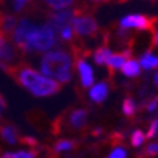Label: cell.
<instances>
[{
    "instance_id": "6da1fadb",
    "label": "cell",
    "mask_w": 158,
    "mask_h": 158,
    "mask_svg": "<svg viewBox=\"0 0 158 158\" xmlns=\"http://www.w3.org/2000/svg\"><path fill=\"white\" fill-rule=\"evenodd\" d=\"M13 42L26 52H44L57 44V32L48 23L35 25L29 19L19 20L12 31Z\"/></svg>"
},
{
    "instance_id": "7a4b0ae2",
    "label": "cell",
    "mask_w": 158,
    "mask_h": 158,
    "mask_svg": "<svg viewBox=\"0 0 158 158\" xmlns=\"http://www.w3.org/2000/svg\"><path fill=\"white\" fill-rule=\"evenodd\" d=\"M13 76L26 90H29L36 97L52 96L61 89L60 84L51 77L45 76V74H39L38 71L28 67L18 68L16 71H13Z\"/></svg>"
},
{
    "instance_id": "3957f363",
    "label": "cell",
    "mask_w": 158,
    "mask_h": 158,
    "mask_svg": "<svg viewBox=\"0 0 158 158\" xmlns=\"http://www.w3.org/2000/svg\"><path fill=\"white\" fill-rule=\"evenodd\" d=\"M73 61L67 51L57 49L45 54L41 60V71L45 76L55 78L60 83H68L71 80Z\"/></svg>"
},
{
    "instance_id": "277c9868",
    "label": "cell",
    "mask_w": 158,
    "mask_h": 158,
    "mask_svg": "<svg viewBox=\"0 0 158 158\" xmlns=\"http://www.w3.org/2000/svg\"><path fill=\"white\" fill-rule=\"evenodd\" d=\"M73 29L77 35L80 36H94L99 31L96 20L89 15H78L71 20Z\"/></svg>"
},
{
    "instance_id": "5b68a950",
    "label": "cell",
    "mask_w": 158,
    "mask_h": 158,
    "mask_svg": "<svg viewBox=\"0 0 158 158\" xmlns=\"http://www.w3.org/2000/svg\"><path fill=\"white\" fill-rule=\"evenodd\" d=\"M155 22L157 19H151V18H147L144 15H128L125 16L123 19L120 20L119 26L125 29H144V31H154L155 28Z\"/></svg>"
},
{
    "instance_id": "8992f818",
    "label": "cell",
    "mask_w": 158,
    "mask_h": 158,
    "mask_svg": "<svg viewBox=\"0 0 158 158\" xmlns=\"http://www.w3.org/2000/svg\"><path fill=\"white\" fill-rule=\"evenodd\" d=\"M15 58H16L15 48L12 47V44L6 39L5 34L0 31V65L5 70H9L7 64H13Z\"/></svg>"
},
{
    "instance_id": "52a82bcc",
    "label": "cell",
    "mask_w": 158,
    "mask_h": 158,
    "mask_svg": "<svg viewBox=\"0 0 158 158\" xmlns=\"http://www.w3.org/2000/svg\"><path fill=\"white\" fill-rule=\"evenodd\" d=\"M74 15H76V12H71V10H62L61 9L58 13H54L52 16H51V19H49V25L54 28L55 32H60L64 26H67V25L71 23Z\"/></svg>"
},
{
    "instance_id": "ba28073f",
    "label": "cell",
    "mask_w": 158,
    "mask_h": 158,
    "mask_svg": "<svg viewBox=\"0 0 158 158\" xmlns=\"http://www.w3.org/2000/svg\"><path fill=\"white\" fill-rule=\"evenodd\" d=\"M77 68H78V73H80V80H81L83 87L93 86V81H94L93 70H91V67L86 62V60L78 58V60H77Z\"/></svg>"
},
{
    "instance_id": "9c48e42d",
    "label": "cell",
    "mask_w": 158,
    "mask_h": 158,
    "mask_svg": "<svg viewBox=\"0 0 158 158\" xmlns=\"http://www.w3.org/2000/svg\"><path fill=\"white\" fill-rule=\"evenodd\" d=\"M131 49H126V52L122 54H115V55H110L109 60H107V67H109V73H113L116 70H119L125 62L128 61V58L131 57Z\"/></svg>"
},
{
    "instance_id": "30bf717a",
    "label": "cell",
    "mask_w": 158,
    "mask_h": 158,
    "mask_svg": "<svg viewBox=\"0 0 158 158\" xmlns=\"http://www.w3.org/2000/svg\"><path fill=\"white\" fill-rule=\"evenodd\" d=\"M107 93H109V87H107V83H99L96 86H93L90 89V93L89 96L94 103H102L105 102V99L107 97Z\"/></svg>"
},
{
    "instance_id": "8fae6325",
    "label": "cell",
    "mask_w": 158,
    "mask_h": 158,
    "mask_svg": "<svg viewBox=\"0 0 158 158\" xmlns=\"http://www.w3.org/2000/svg\"><path fill=\"white\" fill-rule=\"evenodd\" d=\"M68 122L73 128L76 129H81L84 128L87 123V112L84 109H76L70 113V118H68Z\"/></svg>"
},
{
    "instance_id": "7c38bea8",
    "label": "cell",
    "mask_w": 158,
    "mask_h": 158,
    "mask_svg": "<svg viewBox=\"0 0 158 158\" xmlns=\"http://www.w3.org/2000/svg\"><path fill=\"white\" fill-rule=\"evenodd\" d=\"M139 64H141L145 70H154V68H158V57L152 55L151 51H147V52L141 57Z\"/></svg>"
},
{
    "instance_id": "4fadbf2b",
    "label": "cell",
    "mask_w": 158,
    "mask_h": 158,
    "mask_svg": "<svg viewBox=\"0 0 158 158\" xmlns=\"http://www.w3.org/2000/svg\"><path fill=\"white\" fill-rule=\"evenodd\" d=\"M120 68H122V73L128 77H136V76H139V73H141L139 62L134 61V60H128Z\"/></svg>"
},
{
    "instance_id": "5bb4252c",
    "label": "cell",
    "mask_w": 158,
    "mask_h": 158,
    "mask_svg": "<svg viewBox=\"0 0 158 158\" xmlns=\"http://www.w3.org/2000/svg\"><path fill=\"white\" fill-rule=\"evenodd\" d=\"M0 132H2V138L5 139L7 144L15 145L18 142V134H16L13 126H5V128L0 129Z\"/></svg>"
},
{
    "instance_id": "9a60e30c",
    "label": "cell",
    "mask_w": 158,
    "mask_h": 158,
    "mask_svg": "<svg viewBox=\"0 0 158 158\" xmlns=\"http://www.w3.org/2000/svg\"><path fill=\"white\" fill-rule=\"evenodd\" d=\"M112 55L110 54V49L107 48V47H100L99 49H96V52H94V62L96 64H99V65H103V64H106L107 62V60H109V57Z\"/></svg>"
},
{
    "instance_id": "2e32d148",
    "label": "cell",
    "mask_w": 158,
    "mask_h": 158,
    "mask_svg": "<svg viewBox=\"0 0 158 158\" xmlns=\"http://www.w3.org/2000/svg\"><path fill=\"white\" fill-rule=\"evenodd\" d=\"M45 5L49 6L51 9L55 10H61V9H67L68 6H71L74 3V0H44Z\"/></svg>"
},
{
    "instance_id": "e0dca14e",
    "label": "cell",
    "mask_w": 158,
    "mask_h": 158,
    "mask_svg": "<svg viewBox=\"0 0 158 158\" xmlns=\"http://www.w3.org/2000/svg\"><path fill=\"white\" fill-rule=\"evenodd\" d=\"M122 112H123L125 116L128 118H134L135 112H136V105L132 99H125L123 103H122Z\"/></svg>"
},
{
    "instance_id": "ac0fdd59",
    "label": "cell",
    "mask_w": 158,
    "mask_h": 158,
    "mask_svg": "<svg viewBox=\"0 0 158 158\" xmlns=\"http://www.w3.org/2000/svg\"><path fill=\"white\" fill-rule=\"evenodd\" d=\"M0 26H2V28H0L2 32H10V31H13L15 26H16V20H15L13 16H3Z\"/></svg>"
},
{
    "instance_id": "d6986e66",
    "label": "cell",
    "mask_w": 158,
    "mask_h": 158,
    "mask_svg": "<svg viewBox=\"0 0 158 158\" xmlns=\"http://www.w3.org/2000/svg\"><path fill=\"white\" fill-rule=\"evenodd\" d=\"M3 157L7 158H34L35 152L34 151H18V152H7Z\"/></svg>"
},
{
    "instance_id": "ffe728a7",
    "label": "cell",
    "mask_w": 158,
    "mask_h": 158,
    "mask_svg": "<svg viewBox=\"0 0 158 158\" xmlns=\"http://www.w3.org/2000/svg\"><path fill=\"white\" fill-rule=\"evenodd\" d=\"M145 141V135L141 132V131H135L132 136H131V144L132 147H139V145H142Z\"/></svg>"
},
{
    "instance_id": "44dd1931",
    "label": "cell",
    "mask_w": 158,
    "mask_h": 158,
    "mask_svg": "<svg viewBox=\"0 0 158 158\" xmlns=\"http://www.w3.org/2000/svg\"><path fill=\"white\" fill-rule=\"evenodd\" d=\"M74 142L73 141H60L55 144V151L57 152H62V151H68V149L74 148Z\"/></svg>"
},
{
    "instance_id": "7402d4cb",
    "label": "cell",
    "mask_w": 158,
    "mask_h": 158,
    "mask_svg": "<svg viewBox=\"0 0 158 158\" xmlns=\"http://www.w3.org/2000/svg\"><path fill=\"white\" fill-rule=\"evenodd\" d=\"M73 32H74V29H73V26H70V25H67V26H64V28L60 31V35H61V39H64V41H70V39L73 38Z\"/></svg>"
},
{
    "instance_id": "603a6c76",
    "label": "cell",
    "mask_w": 158,
    "mask_h": 158,
    "mask_svg": "<svg viewBox=\"0 0 158 158\" xmlns=\"http://www.w3.org/2000/svg\"><path fill=\"white\" fill-rule=\"evenodd\" d=\"M157 154H158V142H155V144L148 145V147L144 149L142 155H149V157H154V155H157Z\"/></svg>"
},
{
    "instance_id": "cb8c5ba5",
    "label": "cell",
    "mask_w": 158,
    "mask_h": 158,
    "mask_svg": "<svg viewBox=\"0 0 158 158\" xmlns=\"http://www.w3.org/2000/svg\"><path fill=\"white\" fill-rule=\"evenodd\" d=\"M157 132H158V119H155V120H152V123L149 125L148 134H147L145 138H154L157 135Z\"/></svg>"
},
{
    "instance_id": "d4e9b609",
    "label": "cell",
    "mask_w": 158,
    "mask_h": 158,
    "mask_svg": "<svg viewBox=\"0 0 158 158\" xmlns=\"http://www.w3.org/2000/svg\"><path fill=\"white\" fill-rule=\"evenodd\" d=\"M109 157L110 158H125L126 157V151L122 149V148H116V149H113V151L110 152Z\"/></svg>"
},
{
    "instance_id": "484cf974",
    "label": "cell",
    "mask_w": 158,
    "mask_h": 158,
    "mask_svg": "<svg viewBox=\"0 0 158 158\" xmlns=\"http://www.w3.org/2000/svg\"><path fill=\"white\" fill-rule=\"evenodd\" d=\"M157 106H158V96L154 97L149 103H147V105H145V107H147V110H148V112H154V110L157 109Z\"/></svg>"
},
{
    "instance_id": "4316f807",
    "label": "cell",
    "mask_w": 158,
    "mask_h": 158,
    "mask_svg": "<svg viewBox=\"0 0 158 158\" xmlns=\"http://www.w3.org/2000/svg\"><path fill=\"white\" fill-rule=\"evenodd\" d=\"M13 2H15V9H16V10H20L25 5H26V3H28L29 0H13Z\"/></svg>"
},
{
    "instance_id": "83f0119b",
    "label": "cell",
    "mask_w": 158,
    "mask_h": 158,
    "mask_svg": "<svg viewBox=\"0 0 158 158\" xmlns=\"http://www.w3.org/2000/svg\"><path fill=\"white\" fill-rule=\"evenodd\" d=\"M152 45L154 47H158V31L154 32V36H152Z\"/></svg>"
},
{
    "instance_id": "f1b7e54d",
    "label": "cell",
    "mask_w": 158,
    "mask_h": 158,
    "mask_svg": "<svg viewBox=\"0 0 158 158\" xmlns=\"http://www.w3.org/2000/svg\"><path fill=\"white\" fill-rule=\"evenodd\" d=\"M22 141H23V142H28V145H35L36 144V141H35L34 138H22Z\"/></svg>"
},
{
    "instance_id": "f546056e",
    "label": "cell",
    "mask_w": 158,
    "mask_h": 158,
    "mask_svg": "<svg viewBox=\"0 0 158 158\" xmlns=\"http://www.w3.org/2000/svg\"><path fill=\"white\" fill-rule=\"evenodd\" d=\"M100 134H102V129H100V128H97V129L93 131V135H94V136H99Z\"/></svg>"
},
{
    "instance_id": "4dcf8cb0",
    "label": "cell",
    "mask_w": 158,
    "mask_h": 158,
    "mask_svg": "<svg viewBox=\"0 0 158 158\" xmlns=\"http://www.w3.org/2000/svg\"><path fill=\"white\" fill-rule=\"evenodd\" d=\"M5 107V100H3V97H0V109H3Z\"/></svg>"
},
{
    "instance_id": "1f68e13d",
    "label": "cell",
    "mask_w": 158,
    "mask_h": 158,
    "mask_svg": "<svg viewBox=\"0 0 158 158\" xmlns=\"http://www.w3.org/2000/svg\"><path fill=\"white\" fill-rule=\"evenodd\" d=\"M154 81H155V86H158V73L155 74V77H154Z\"/></svg>"
},
{
    "instance_id": "d6a6232c",
    "label": "cell",
    "mask_w": 158,
    "mask_h": 158,
    "mask_svg": "<svg viewBox=\"0 0 158 158\" xmlns=\"http://www.w3.org/2000/svg\"><path fill=\"white\" fill-rule=\"evenodd\" d=\"M91 2H96V3H100V2H106V0H91Z\"/></svg>"
},
{
    "instance_id": "836d02e7",
    "label": "cell",
    "mask_w": 158,
    "mask_h": 158,
    "mask_svg": "<svg viewBox=\"0 0 158 158\" xmlns=\"http://www.w3.org/2000/svg\"><path fill=\"white\" fill-rule=\"evenodd\" d=\"M118 2H126V0H118Z\"/></svg>"
}]
</instances>
